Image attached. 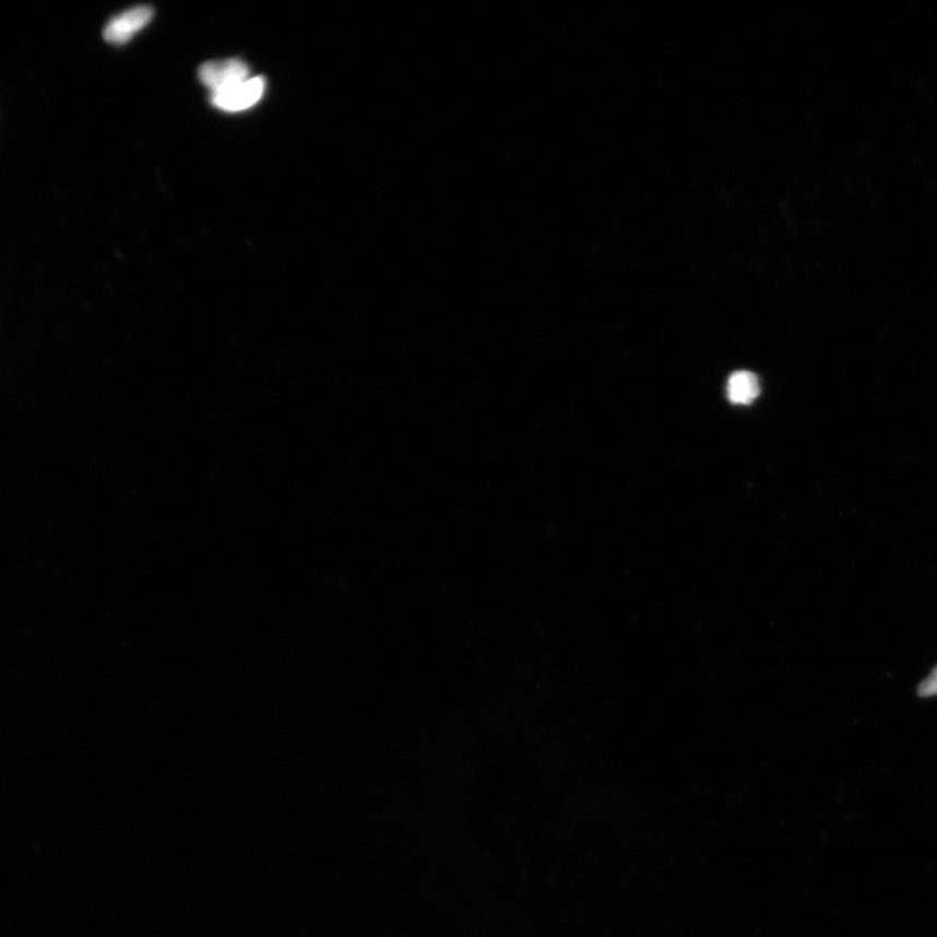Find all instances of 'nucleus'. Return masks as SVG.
Wrapping results in <instances>:
<instances>
[{"instance_id": "nucleus-2", "label": "nucleus", "mask_w": 937, "mask_h": 937, "mask_svg": "<svg viewBox=\"0 0 937 937\" xmlns=\"http://www.w3.org/2000/svg\"><path fill=\"white\" fill-rule=\"evenodd\" d=\"M200 80L210 91L220 93L242 83L249 78V67L239 59L207 62L200 68Z\"/></svg>"}, {"instance_id": "nucleus-5", "label": "nucleus", "mask_w": 937, "mask_h": 937, "mask_svg": "<svg viewBox=\"0 0 937 937\" xmlns=\"http://www.w3.org/2000/svg\"><path fill=\"white\" fill-rule=\"evenodd\" d=\"M918 695L921 697L937 696V667L933 671V674L920 685Z\"/></svg>"}, {"instance_id": "nucleus-1", "label": "nucleus", "mask_w": 937, "mask_h": 937, "mask_svg": "<svg viewBox=\"0 0 937 937\" xmlns=\"http://www.w3.org/2000/svg\"><path fill=\"white\" fill-rule=\"evenodd\" d=\"M264 90H266V81L263 78L248 79L226 91L213 94L212 102L223 111H244L261 100Z\"/></svg>"}, {"instance_id": "nucleus-4", "label": "nucleus", "mask_w": 937, "mask_h": 937, "mask_svg": "<svg viewBox=\"0 0 937 937\" xmlns=\"http://www.w3.org/2000/svg\"><path fill=\"white\" fill-rule=\"evenodd\" d=\"M726 393L733 404L749 405L759 396V380L749 371H737L730 378Z\"/></svg>"}, {"instance_id": "nucleus-3", "label": "nucleus", "mask_w": 937, "mask_h": 937, "mask_svg": "<svg viewBox=\"0 0 937 937\" xmlns=\"http://www.w3.org/2000/svg\"><path fill=\"white\" fill-rule=\"evenodd\" d=\"M154 11L151 7L140 5L120 13L106 25L104 37L107 43L121 45L128 43L135 34L152 22Z\"/></svg>"}]
</instances>
